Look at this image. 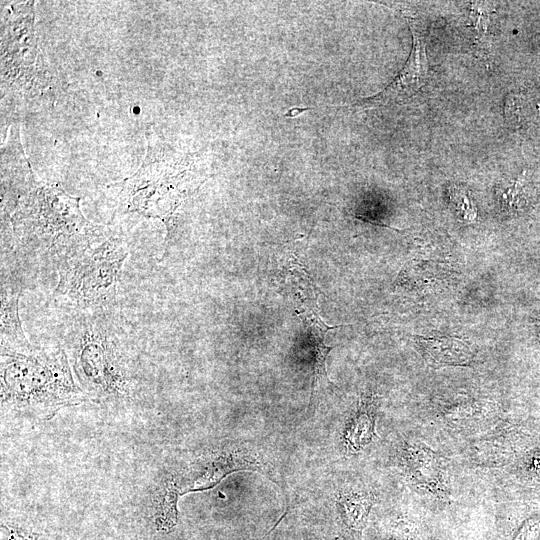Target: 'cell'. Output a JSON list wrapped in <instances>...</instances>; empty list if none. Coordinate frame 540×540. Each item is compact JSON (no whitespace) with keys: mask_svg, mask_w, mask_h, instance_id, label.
<instances>
[{"mask_svg":"<svg viewBox=\"0 0 540 540\" xmlns=\"http://www.w3.org/2000/svg\"><path fill=\"white\" fill-rule=\"evenodd\" d=\"M88 400L74 380L59 343L35 350L1 346V407L36 419H48L61 408Z\"/></svg>","mask_w":540,"mask_h":540,"instance_id":"3","label":"cell"},{"mask_svg":"<svg viewBox=\"0 0 540 540\" xmlns=\"http://www.w3.org/2000/svg\"><path fill=\"white\" fill-rule=\"evenodd\" d=\"M413 35V49L410 57L396 79L379 94L362 99L353 108H374L401 103L412 97L427 78V55L425 37L418 23L408 18Z\"/></svg>","mask_w":540,"mask_h":540,"instance_id":"7","label":"cell"},{"mask_svg":"<svg viewBox=\"0 0 540 540\" xmlns=\"http://www.w3.org/2000/svg\"><path fill=\"white\" fill-rule=\"evenodd\" d=\"M309 108H291L288 110V112L285 114L286 117H295L298 116V114L308 110Z\"/></svg>","mask_w":540,"mask_h":540,"instance_id":"17","label":"cell"},{"mask_svg":"<svg viewBox=\"0 0 540 540\" xmlns=\"http://www.w3.org/2000/svg\"><path fill=\"white\" fill-rule=\"evenodd\" d=\"M401 462L414 484L437 496L446 493L440 459L430 447L420 442L407 444Z\"/></svg>","mask_w":540,"mask_h":540,"instance_id":"8","label":"cell"},{"mask_svg":"<svg viewBox=\"0 0 540 540\" xmlns=\"http://www.w3.org/2000/svg\"><path fill=\"white\" fill-rule=\"evenodd\" d=\"M182 493L178 477L174 474L164 477L152 495L153 517L156 529L168 533L178 522L177 501Z\"/></svg>","mask_w":540,"mask_h":540,"instance_id":"10","label":"cell"},{"mask_svg":"<svg viewBox=\"0 0 540 540\" xmlns=\"http://www.w3.org/2000/svg\"><path fill=\"white\" fill-rule=\"evenodd\" d=\"M34 17V1L13 3L2 13V88L27 99L46 93L52 82L37 45Z\"/></svg>","mask_w":540,"mask_h":540,"instance_id":"6","label":"cell"},{"mask_svg":"<svg viewBox=\"0 0 540 540\" xmlns=\"http://www.w3.org/2000/svg\"><path fill=\"white\" fill-rule=\"evenodd\" d=\"M417 343L431 365H468L474 357L471 346L456 338H421Z\"/></svg>","mask_w":540,"mask_h":540,"instance_id":"11","label":"cell"},{"mask_svg":"<svg viewBox=\"0 0 540 540\" xmlns=\"http://www.w3.org/2000/svg\"><path fill=\"white\" fill-rule=\"evenodd\" d=\"M80 197L61 186L35 181L19 197L11 215L14 241L27 258L57 269L76 253L110 231L90 222L80 209Z\"/></svg>","mask_w":540,"mask_h":540,"instance_id":"2","label":"cell"},{"mask_svg":"<svg viewBox=\"0 0 540 540\" xmlns=\"http://www.w3.org/2000/svg\"><path fill=\"white\" fill-rule=\"evenodd\" d=\"M540 539V514L525 520L511 540H539Z\"/></svg>","mask_w":540,"mask_h":540,"instance_id":"16","label":"cell"},{"mask_svg":"<svg viewBox=\"0 0 540 540\" xmlns=\"http://www.w3.org/2000/svg\"><path fill=\"white\" fill-rule=\"evenodd\" d=\"M128 244L114 231L66 260L48 304L73 314L117 309L118 284Z\"/></svg>","mask_w":540,"mask_h":540,"instance_id":"5","label":"cell"},{"mask_svg":"<svg viewBox=\"0 0 540 540\" xmlns=\"http://www.w3.org/2000/svg\"><path fill=\"white\" fill-rule=\"evenodd\" d=\"M21 289L12 283L1 286V346L15 350H30L33 347L26 338L19 317Z\"/></svg>","mask_w":540,"mask_h":540,"instance_id":"9","label":"cell"},{"mask_svg":"<svg viewBox=\"0 0 540 540\" xmlns=\"http://www.w3.org/2000/svg\"><path fill=\"white\" fill-rule=\"evenodd\" d=\"M336 504L346 527L360 533L366 527L374 496L364 492L340 493Z\"/></svg>","mask_w":540,"mask_h":540,"instance_id":"14","label":"cell"},{"mask_svg":"<svg viewBox=\"0 0 540 540\" xmlns=\"http://www.w3.org/2000/svg\"><path fill=\"white\" fill-rule=\"evenodd\" d=\"M375 401L362 397L356 411L347 422L344 441L349 451L358 452L375 436Z\"/></svg>","mask_w":540,"mask_h":540,"instance_id":"12","label":"cell"},{"mask_svg":"<svg viewBox=\"0 0 540 540\" xmlns=\"http://www.w3.org/2000/svg\"><path fill=\"white\" fill-rule=\"evenodd\" d=\"M198 161L196 154H174L156 140L149 139L142 165L122 183L117 211L138 213L165 224L167 235L163 258L172 240L175 211L205 179L198 173Z\"/></svg>","mask_w":540,"mask_h":540,"instance_id":"4","label":"cell"},{"mask_svg":"<svg viewBox=\"0 0 540 540\" xmlns=\"http://www.w3.org/2000/svg\"><path fill=\"white\" fill-rule=\"evenodd\" d=\"M305 326L308 330L310 341L314 350V383L316 384L321 378H327L326 358L331 347L325 344L326 332L330 329L338 328L342 325L329 326L321 319L316 308L304 307L300 309Z\"/></svg>","mask_w":540,"mask_h":540,"instance_id":"13","label":"cell"},{"mask_svg":"<svg viewBox=\"0 0 540 540\" xmlns=\"http://www.w3.org/2000/svg\"><path fill=\"white\" fill-rule=\"evenodd\" d=\"M65 350L79 387L98 403L131 401L141 388L139 361L117 309L74 314Z\"/></svg>","mask_w":540,"mask_h":540,"instance_id":"1","label":"cell"},{"mask_svg":"<svg viewBox=\"0 0 540 540\" xmlns=\"http://www.w3.org/2000/svg\"><path fill=\"white\" fill-rule=\"evenodd\" d=\"M0 540H52V538L27 523L2 516Z\"/></svg>","mask_w":540,"mask_h":540,"instance_id":"15","label":"cell"}]
</instances>
